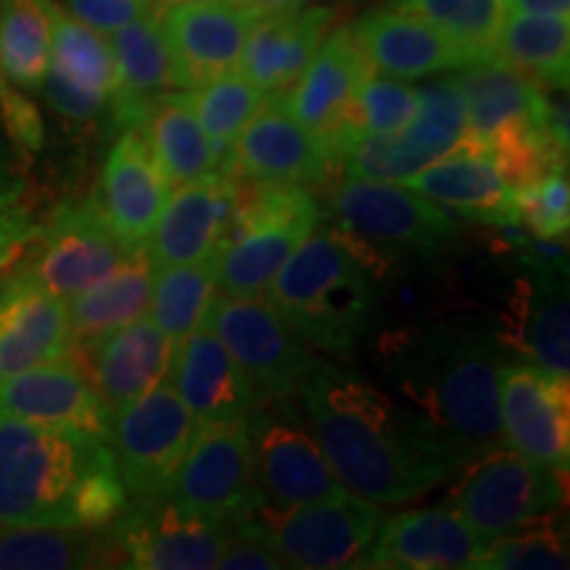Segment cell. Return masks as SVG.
Masks as SVG:
<instances>
[{"label":"cell","mask_w":570,"mask_h":570,"mask_svg":"<svg viewBox=\"0 0 570 570\" xmlns=\"http://www.w3.org/2000/svg\"><path fill=\"white\" fill-rule=\"evenodd\" d=\"M338 230L386 267L389 259L436 256L452 244L458 227L436 202L402 183L346 177L331 190Z\"/></svg>","instance_id":"cell-6"},{"label":"cell","mask_w":570,"mask_h":570,"mask_svg":"<svg viewBox=\"0 0 570 570\" xmlns=\"http://www.w3.org/2000/svg\"><path fill=\"white\" fill-rule=\"evenodd\" d=\"M240 520L254 523L285 568L338 570L362 568L383 512L375 502L346 489L296 508H277L259 497Z\"/></svg>","instance_id":"cell-7"},{"label":"cell","mask_w":570,"mask_h":570,"mask_svg":"<svg viewBox=\"0 0 570 570\" xmlns=\"http://www.w3.org/2000/svg\"><path fill=\"white\" fill-rule=\"evenodd\" d=\"M159 21L177 88L190 90L238 69L256 13L240 0H175Z\"/></svg>","instance_id":"cell-17"},{"label":"cell","mask_w":570,"mask_h":570,"mask_svg":"<svg viewBox=\"0 0 570 570\" xmlns=\"http://www.w3.org/2000/svg\"><path fill=\"white\" fill-rule=\"evenodd\" d=\"M0 417L75 428L109 441L111 410L75 356L0 377Z\"/></svg>","instance_id":"cell-22"},{"label":"cell","mask_w":570,"mask_h":570,"mask_svg":"<svg viewBox=\"0 0 570 570\" xmlns=\"http://www.w3.org/2000/svg\"><path fill=\"white\" fill-rule=\"evenodd\" d=\"M248 11L256 13V19L262 17H275V13H288L304 9L309 0H240Z\"/></svg>","instance_id":"cell-51"},{"label":"cell","mask_w":570,"mask_h":570,"mask_svg":"<svg viewBox=\"0 0 570 570\" xmlns=\"http://www.w3.org/2000/svg\"><path fill=\"white\" fill-rule=\"evenodd\" d=\"M42 88L51 109L71 122L101 117L117 88L111 42L56 3L51 6V59Z\"/></svg>","instance_id":"cell-19"},{"label":"cell","mask_w":570,"mask_h":570,"mask_svg":"<svg viewBox=\"0 0 570 570\" xmlns=\"http://www.w3.org/2000/svg\"><path fill=\"white\" fill-rule=\"evenodd\" d=\"M352 30L370 69L396 80H420L468 63L458 42L415 13L377 9L365 13Z\"/></svg>","instance_id":"cell-29"},{"label":"cell","mask_w":570,"mask_h":570,"mask_svg":"<svg viewBox=\"0 0 570 570\" xmlns=\"http://www.w3.org/2000/svg\"><path fill=\"white\" fill-rule=\"evenodd\" d=\"M190 109L202 122L204 132L209 135L214 151L223 156L238 138L240 130L248 125L256 109L265 104V92L248 80L240 71H227V75L214 77V80L198 85V88L185 90Z\"/></svg>","instance_id":"cell-41"},{"label":"cell","mask_w":570,"mask_h":570,"mask_svg":"<svg viewBox=\"0 0 570 570\" xmlns=\"http://www.w3.org/2000/svg\"><path fill=\"white\" fill-rule=\"evenodd\" d=\"M0 122H3L9 138L24 151H40L42 142H46V127H42L38 106L3 71H0Z\"/></svg>","instance_id":"cell-45"},{"label":"cell","mask_w":570,"mask_h":570,"mask_svg":"<svg viewBox=\"0 0 570 570\" xmlns=\"http://www.w3.org/2000/svg\"><path fill=\"white\" fill-rule=\"evenodd\" d=\"M183 510L214 523H238L259 499L246 420L198 425L169 494Z\"/></svg>","instance_id":"cell-12"},{"label":"cell","mask_w":570,"mask_h":570,"mask_svg":"<svg viewBox=\"0 0 570 570\" xmlns=\"http://www.w3.org/2000/svg\"><path fill=\"white\" fill-rule=\"evenodd\" d=\"M40 223L19 202L0 204V275L9 273L24 259L30 246L38 240Z\"/></svg>","instance_id":"cell-48"},{"label":"cell","mask_w":570,"mask_h":570,"mask_svg":"<svg viewBox=\"0 0 570 570\" xmlns=\"http://www.w3.org/2000/svg\"><path fill=\"white\" fill-rule=\"evenodd\" d=\"M296 396L338 481L375 504L423 497L473 460L417 410L323 356H309Z\"/></svg>","instance_id":"cell-1"},{"label":"cell","mask_w":570,"mask_h":570,"mask_svg":"<svg viewBox=\"0 0 570 570\" xmlns=\"http://www.w3.org/2000/svg\"><path fill=\"white\" fill-rule=\"evenodd\" d=\"M169 194L173 185L156 164L140 127L119 132L106 156L101 188L92 196L127 252L132 254L148 246Z\"/></svg>","instance_id":"cell-23"},{"label":"cell","mask_w":570,"mask_h":570,"mask_svg":"<svg viewBox=\"0 0 570 570\" xmlns=\"http://www.w3.org/2000/svg\"><path fill=\"white\" fill-rule=\"evenodd\" d=\"M202 325L225 341L265 407L291 404L312 352L267 298L214 294Z\"/></svg>","instance_id":"cell-11"},{"label":"cell","mask_w":570,"mask_h":570,"mask_svg":"<svg viewBox=\"0 0 570 570\" xmlns=\"http://www.w3.org/2000/svg\"><path fill=\"white\" fill-rule=\"evenodd\" d=\"M114 61H117V88L122 96L156 101L161 92L180 90L175 80L173 56L164 40L159 13H148L130 21L111 38Z\"/></svg>","instance_id":"cell-38"},{"label":"cell","mask_w":570,"mask_h":570,"mask_svg":"<svg viewBox=\"0 0 570 570\" xmlns=\"http://www.w3.org/2000/svg\"><path fill=\"white\" fill-rule=\"evenodd\" d=\"M27 254L30 259L17 265L19 273L61 298L82 294L130 256L106 223L96 196L63 202Z\"/></svg>","instance_id":"cell-13"},{"label":"cell","mask_w":570,"mask_h":570,"mask_svg":"<svg viewBox=\"0 0 570 570\" xmlns=\"http://www.w3.org/2000/svg\"><path fill=\"white\" fill-rule=\"evenodd\" d=\"M167 3H175V0H164V6H167Z\"/></svg>","instance_id":"cell-53"},{"label":"cell","mask_w":570,"mask_h":570,"mask_svg":"<svg viewBox=\"0 0 570 570\" xmlns=\"http://www.w3.org/2000/svg\"><path fill=\"white\" fill-rule=\"evenodd\" d=\"M568 568L566 520L541 515L504 537L489 541L479 570H552Z\"/></svg>","instance_id":"cell-42"},{"label":"cell","mask_w":570,"mask_h":570,"mask_svg":"<svg viewBox=\"0 0 570 570\" xmlns=\"http://www.w3.org/2000/svg\"><path fill=\"white\" fill-rule=\"evenodd\" d=\"M508 11L518 13H550V17H568L570 0H508Z\"/></svg>","instance_id":"cell-50"},{"label":"cell","mask_w":570,"mask_h":570,"mask_svg":"<svg viewBox=\"0 0 570 570\" xmlns=\"http://www.w3.org/2000/svg\"><path fill=\"white\" fill-rule=\"evenodd\" d=\"M338 11L312 6L254 21L238 69L267 98L283 96L317 53L320 42L336 24Z\"/></svg>","instance_id":"cell-30"},{"label":"cell","mask_w":570,"mask_h":570,"mask_svg":"<svg viewBox=\"0 0 570 570\" xmlns=\"http://www.w3.org/2000/svg\"><path fill=\"white\" fill-rule=\"evenodd\" d=\"M53 0H0V71L21 90L42 88L51 59Z\"/></svg>","instance_id":"cell-37"},{"label":"cell","mask_w":570,"mask_h":570,"mask_svg":"<svg viewBox=\"0 0 570 570\" xmlns=\"http://www.w3.org/2000/svg\"><path fill=\"white\" fill-rule=\"evenodd\" d=\"M489 541L458 510H410L381 520L362 568L386 570H465L479 568Z\"/></svg>","instance_id":"cell-20"},{"label":"cell","mask_w":570,"mask_h":570,"mask_svg":"<svg viewBox=\"0 0 570 570\" xmlns=\"http://www.w3.org/2000/svg\"><path fill=\"white\" fill-rule=\"evenodd\" d=\"M402 185L431 202L452 206L460 217L473 223L494 227L520 225L512 185L499 173L491 154L462 140L452 151L402 180Z\"/></svg>","instance_id":"cell-28"},{"label":"cell","mask_w":570,"mask_h":570,"mask_svg":"<svg viewBox=\"0 0 570 570\" xmlns=\"http://www.w3.org/2000/svg\"><path fill=\"white\" fill-rule=\"evenodd\" d=\"M499 415H502V436L510 449L544 468L568 470V377L544 373L529 360H504L499 375Z\"/></svg>","instance_id":"cell-16"},{"label":"cell","mask_w":570,"mask_h":570,"mask_svg":"<svg viewBox=\"0 0 570 570\" xmlns=\"http://www.w3.org/2000/svg\"><path fill=\"white\" fill-rule=\"evenodd\" d=\"M417 98L420 117L446 127L449 132L460 135L462 140V132H465V101H462V92L452 77L425 82L423 88H417Z\"/></svg>","instance_id":"cell-49"},{"label":"cell","mask_w":570,"mask_h":570,"mask_svg":"<svg viewBox=\"0 0 570 570\" xmlns=\"http://www.w3.org/2000/svg\"><path fill=\"white\" fill-rule=\"evenodd\" d=\"M196 428L169 377L114 412L109 446L127 499L169 494Z\"/></svg>","instance_id":"cell-9"},{"label":"cell","mask_w":570,"mask_h":570,"mask_svg":"<svg viewBox=\"0 0 570 570\" xmlns=\"http://www.w3.org/2000/svg\"><path fill=\"white\" fill-rule=\"evenodd\" d=\"M169 381L196 425L246 420L254 410L265 407L246 370L238 365L225 341L206 325H198L175 348Z\"/></svg>","instance_id":"cell-26"},{"label":"cell","mask_w":570,"mask_h":570,"mask_svg":"<svg viewBox=\"0 0 570 570\" xmlns=\"http://www.w3.org/2000/svg\"><path fill=\"white\" fill-rule=\"evenodd\" d=\"M420 109L417 88L389 75H370L354 96L352 122L362 132L389 135L404 130Z\"/></svg>","instance_id":"cell-43"},{"label":"cell","mask_w":570,"mask_h":570,"mask_svg":"<svg viewBox=\"0 0 570 570\" xmlns=\"http://www.w3.org/2000/svg\"><path fill=\"white\" fill-rule=\"evenodd\" d=\"M520 225L531 227L541 240L566 238L570 225L568 169H552L539 180L512 188Z\"/></svg>","instance_id":"cell-44"},{"label":"cell","mask_w":570,"mask_h":570,"mask_svg":"<svg viewBox=\"0 0 570 570\" xmlns=\"http://www.w3.org/2000/svg\"><path fill=\"white\" fill-rule=\"evenodd\" d=\"M106 533L117 544L122 568L212 570L230 539V525L194 515L164 494L127 502Z\"/></svg>","instance_id":"cell-14"},{"label":"cell","mask_w":570,"mask_h":570,"mask_svg":"<svg viewBox=\"0 0 570 570\" xmlns=\"http://www.w3.org/2000/svg\"><path fill=\"white\" fill-rule=\"evenodd\" d=\"M458 142L460 135L415 114V119L399 132H348L336 146H331V161L333 169H341L346 177L402 183L425 164L452 151Z\"/></svg>","instance_id":"cell-31"},{"label":"cell","mask_w":570,"mask_h":570,"mask_svg":"<svg viewBox=\"0 0 570 570\" xmlns=\"http://www.w3.org/2000/svg\"><path fill=\"white\" fill-rule=\"evenodd\" d=\"M67 298L48 294L19 269L0 275V377L71 354Z\"/></svg>","instance_id":"cell-27"},{"label":"cell","mask_w":570,"mask_h":570,"mask_svg":"<svg viewBox=\"0 0 570 570\" xmlns=\"http://www.w3.org/2000/svg\"><path fill=\"white\" fill-rule=\"evenodd\" d=\"M67 11L90 30L101 35H114L130 21L156 13L159 0H63Z\"/></svg>","instance_id":"cell-46"},{"label":"cell","mask_w":570,"mask_h":570,"mask_svg":"<svg viewBox=\"0 0 570 570\" xmlns=\"http://www.w3.org/2000/svg\"><path fill=\"white\" fill-rule=\"evenodd\" d=\"M219 169L246 183H325L333 173L325 142L283 109L281 98H265L223 156Z\"/></svg>","instance_id":"cell-18"},{"label":"cell","mask_w":570,"mask_h":570,"mask_svg":"<svg viewBox=\"0 0 570 570\" xmlns=\"http://www.w3.org/2000/svg\"><path fill=\"white\" fill-rule=\"evenodd\" d=\"M460 481L444 504L487 541L520 529L566 504L568 470L544 468L515 449L491 446L460 470Z\"/></svg>","instance_id":"cell-8"},{"label":"cell","mask_w":570,"mask_h":570,"mask_svg":"<svg viewBox=\"0 0 570 570\" xmlns=\"http://www.w3.org/2000/svg\"><path fill=\"white\" fill-rule=\"evenodd\" d=\"M122 568L117 544L106 529H48L0 525V570Z\"/></svg>","instance_id":"cell-34"},{"label":"cell","mask_w":570,"mask_h":570,"mask_svg":"<svg viewBox=\"0 0 570 570\" xmlns=\"http://www.w3.org/2000/svg\"><path fill=\"white\" fill-rule=\"evenodd\" d=\"M452 80L458 82L462 101H465L462 142L483 148V151L499 127L531 114L547 98V88L497 56L462 63Z\"/></svg>","instance_id":"cell-32"},{"label":"cell","mask_w":570,"mask_h":570,"mask_svg":"<svg viewBox=\"0 0 570 570\" xmlns=\"http://www.w3.org/2000/svg\"><path fill=\"white\" fill-rule=\"evenodd\" d=\"M391 354V377L412 410L431 420L470 458L499 446V375L504 346L479 325H436L402 338Z\"/></svg>","instance_id":"cell-3"},{"label":"cell","mask_w":570,"mask_h":570,"mask_svg":"<svg viewBox=\"0 0 570 570\" xmlns=\"http://www.w3.org/2000/svg\"><path fill=\"white\" fill-rule=\"evenodd\" d=\"M238 183L225 169L173 188L148 238V259L154 269L196 265L219 254Z\"/></svg>","instance_id":"cell-21"},{"label":"cell","mask_w":570,"mask_h":570,"mask_svg":"<svg viewBox=\"0 0 570 570\" xmlns=\"http://www.w3.org/2000/svg\"><path fill=\"white\" fill-rule=\"evenodd\" d=\"M140 130L173 188L219 169V154L190 109L185 90L161 92Z\"/></svg>","instance_id":"cell-35"},{"label":"cell","mask_w":570,"mask_h":570,"mask_svg":"<svg viewBox=\"0 0 570 570\" xmlns=\"http://www.w3.org/2000/svg\"><path fill=\"white\" fill-rule=\"evenodd\" d=\"M159 3H161V6H164V0H159Z\"/></svg>","instance_id":"cell-54"},{"label":"cell","mask_w":570,"mask_h":570,"mask_svg":"<svg viewBox=\"0 0 570 570\" xmlns=\"http://www.w3.org/2000/svg\"><path fill=\"white\" fill-rule=\"evenodd\" d=\"M523 265L529 275L515 283L504 327L497 338L504 348L554 377L570 375V306L566 246L558 240H523Z\"/></svg>","instance_id":"cell-10"},{"label":"cell","mask_w":570,"mask_h":570,"mask_svg":"<svg viewBox=\"0 0 570 570\" xmlns=\"http://www.w3.org/2000/svg\"><path fill=\"white\" fill-rule=\"evenodd\" d=\"M217 568L223 570H283L285 562L281 560L273 547L262 539V533L254 529L248 520L233 523L230 539H227L223 554H219Z\"/></svg>","instance_id":"cell-47"},{"label":"cell","mask_w":570,"mask_h":570,"mask_svg":"<svg viewBox=\"0 0 570 570\" xmlns=\"http://www.w3.org/2000/svg\"><path fill=\"white\" fill-rule=\"evenodd\" d=\"M370 63L352 27L327 32L298 80L283 92V109L320 140L333 138L352 122L354 96L370 75Z\"/></svg>","instance_id":"cell-25"},{"label":"cell","mask_w":570,"mask_h":570,"mask_svg":"<svg viewBox=\"0 0 570 570\" xmlns=\"http://www.w3.org/2000/svg\"><path fill=\"white\" fill-rule=\"evenodd\" d=\"M238 183L217 254V288L233 298L265 296L273 277L320 223L317 198L302 183Z\"/></svg>","instance_id":"cell-5"},{"label":"cell","mask_w":570,"mask_h":570,"mask_svg":"<svg viewBox=\"0 0 570 570\" xmlns=\"http://www.w3.org/2000/svg\"><path fill=\"white\" fill-rule=\"evenodd\" d=\"M306 344L348 360L377 315L375 267L338 227H315L267 288Z\"/></svg>","instance_id":"cell-4"},{"label":"cell","mask_w":570,"mask_h":570,"mask_svg":"<svg viewBox=\"0 0 570 570\" xmlns=\"http://www.w3.org/2000/svg\"><path fill=\"white\" fill-rule=\"evenodd\" d=\"M154 267L146 248L132 252L117 269L82 294L67 298L69 325L75 346L117 331L132 320L148 315L151 306Z\"/></svg>","instance_id":"cell-33"},{"label":"cell","mask_w":570,"mask_h":570,"mask_svg":"<svg viewBox=\"0 0 570 570\" xmlns=\"http://www.w3.org/2000/svg\"><path fill=\"white\" fill-rule=\"evenodd\" d=\"M127 502L109 441L0 417V525L101 531Z\"/></svg>","instance_id":"cell-2"},{"label":"cell","mask_w":570,"mask_h":570,"mask_svg":"<svg viewBox=\"0 0 570 570\" xmlns=\"http://www.w3.org/2000/svg\"><path fill=\"white\" fill-rule=\"evenodd\" d=\"M494 56L515 67L541 88H568L570 61V21L550 13L508 11L499 27Z\"/></svg>","instance_id":"cell-36"},{"label":"cell","mask_w":570,"mask_h":570,"mask_svg":"<svg viewBox=\"0 0 570 570\" xmlns=\"http://www.w3.org/2000/svg\"><path fill=\"white\" fill-rule=\"evenodd\" d=\"M269 407L275 410L259 407L246 417L259 497L277 508H296L346 491L315 436L294 415H285L288 404Z\"/></svg>","instance_id":"cell-15"},{"label":"cell","mask_w":570,"mask_h":570,"mask_svg":"<svg viewBox=\"0 0 570 570\" xmlns=\"http://www.w3.org/2000/svg\"><path fill=\"white\" fill-rule=\"evenodd\" d=\"M391 9L415 13L454 40L468 63L494 56V42L508 17V0H391Z\"/></svg>","instance_id":"cell-40"},{"label":"cell","mask_w":570,"mask_h":570,"mask_svg":"<svg viewBox=\"0 0 570 570\" xmlns=\"http://www.w3.org/2000/svg\"><path fill=\"white\" fill-rule=\"evenodd\" d=\"M24 194V183L19 180V175L13 173L11 164L0 154V204H13L19 202V196Z\"/></svg>","instance_id":"cell-52"},{"label":"cell","mask_w":570,"mask_h":570,"mask_svg":"<svg viewBox=\"0 0 570 570\" xmlns=\"http://www.w3.org/2000/svg\"><path fill=\"white\" fill-rule=\"evenodd\" d=\"M214 294H217V256L196 265L154 269L148 317L167 333L177 348L202 325Z\"/></svg>","instance_id":"cell-39"},{"label":"cell","mask_w":570,"mask_h":570,"mask_svg":"<svg viewBox=\"0 0 570 570\" xmlns=\"http://www.w3.org/2000/svg\"><path fill=\"white\" fill-rule=\"evenodd\" d=\"M71 356L114 415L169 377L175 344L151 317L142 315L90 344L71 346Z\"/></svg>","instance_id":"cell-24"}]
</instances>
